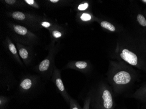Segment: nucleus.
<instances>
[{"label": "nucleus", "instance_id": "1", "mask_svg": "<svg viewBox=\"0 0 146 109\" xmlns=\"http://www.w3.org/2000/svg\"><path fill=\"white\" fill-rule=\"evenodd\" d=\"M134 74L129 70L118 71L113 75L112 80L115 85L118 86L128 85L133 82Z\"/></svg>", "mask_w": 146, "mask_h": 109}, {"label": "nucleus", "instance_id": "2", "mask_svg": "<svg viewBox=\"0 0 146 109\" xmlns=\"http://www.w3.org/2000/svg\"><path fill=\"white\" fill-rule=\"evenodd\" d=\"M120 56L123 59L130 65L143 69V66L142 65L141 61L137 55L128 49L123 50L122 53L120 54Z\"/></svg>", "mask_w": 146, "mask_h": 109}, {"label": "nucleus", "instance_id": "3", "mask_svg": "<svg viewBox=\"0 0 146 109\" xmlns=\"http://www.w3.org/2000/svg\"><path fill=\"white\" fill-rule=\"evenodd\" d=\"M133 97L140 103L141 109H146V85L136 92Z\"/></svg>", "mask_w": 146, "mask_h": 109}, {"label": "nucleus", "instance_id": "4", "mask_svg": "<svg viewBox=\"0 0 146 109\" xmlns=\"http://www.w3.org/2000/svg\"><path fill=\"white\" fill-rule=\"evenodd\" d=\"M50 61L48 59L42 61L38 66V69L40 72H44L48 70L50 66Z\"/></svg>", "mask_w": 146, "mask_h": 109}, {"label": "nucleus", "instance_id": "5", "mask_svg": "<svg viewBox=\"0 0 146 109\" xmlns=\"http://www.w3.org/2000/svg\"><path fill=\"white\" fill-rule=\"evenodd\" d=\"M32 86V82L30 79L27 78L24 79L21 84L20 87L24 90H28L31 88Z\"/></svg>", "mask_w": 146, "mask_h": 109}, {"label": "nucleus", "instance_id": "6", "mask_svg": "<svg viewBox=\"0 0 146 109\" xmlns=\"http://www.w3.org/2000/svg\"><path fill=\"white\" fill-rule=\"evenodd\" d=\"M14 30L18 34L21 35H25L27 33V30L25 27L20 25H15L14 26Z\"/></svg>", "mask_w": 146, "mask_h": 109}, {"label": "nucleus", "instance_id": "7", "mask_svg": "<svg viewBox=\"0 0 146 109\" xmlns=\"http://www.w3.org/2000/svg\"><path fill=\"white\" fill-rule=\"evenodd\" d=\"M101 25L103 28L108 29V30H110V31H111V32H114L115 30V27H114V26L113 24H111V23H110L109 22H108L103 21L101 23Z\"/></svg>", "mask_w": 146, "mask_h": 109}, {"label": "nucleus", "instance_id": "8", "mask_svg": "<svg viewBox=\"0 0 146 109\" xmlns=\"http://www.w3.org/2000/svg\"><path fill=\"white\" fill-rule=\"evenodd\" d=\"M56 84L57 88L61 92H64L65 91V87L63 84V81L60 78H57L56 79Z\"/></svg>", "mask_w": 146, "mask_h": 109}, {"label": "nucleus", "instance_id": "9", "mask_svg": "<svg viewBox=\"0 0 146 109\" xmlns=\"http://www.w3.org/2000/svg\"><path fill=\"white\" fill-rule=\"evenodd\" d=\"M12 17L14 18L19 20H23L25 18L24 14L22 12H19V11L14 12L12 14Z\"/></svg>", "mask_w": 146, "mask_h": 109}, {"label": "nucleus", "instance_id": "10", "mask_svg": "<svg viewBox=\"0 0 146 109\" xmlns=\"http://www.w3.org/2000/svg\"><path fill=\"white\" fill-rule=\"evenodd\" d=\"M76 68L79 69H84L88 66V63L84 61H78L75 63Z\"/></svg>", "mask_w": 146, "mask_h": 109}, {"label": "nucleus", "instance_id": "11", "mask_svg": "<svg viewBox=\"0 0 146 109\" xmlns=\"http://www.w3.org/2000/svg\"><path fill=\"white\" fill-rule=\"evenodd\" d=\"M137 20L139 23L143 27L146 26V20L142 15L139 14L137 16Z\"/></svg>", "mask_w": 146, "mask_h": 109}, {"label": "nucleus", "instance_id": "12", "mask_svg": "<svg viewBox=\"0 0 146 109\" xmlns=\"http://www.w3.org/2000/svg\"><path fill=\"white\" fill-rule=\"evenodd\" d=\"M70 109H82L76 101L70 100Z\"/></svg>", "mask_w": 146, "mask_h": 109}, {"label": "nucleus", "instance_id": "13", "mask_svg": "<svg viewBox=\"0 0 146 109\" xmlns=\"http://www.w3.org/2000/svg\"><path fill=\"white\" fill-rule=\"evenodd\" d=\"M19 52L20 55L23 59H26L27 58L28 56V53L25 49H21L20 50Z\"/></svg>", "mask_w": 146, "mask_h": 109}, {"label": "nucleus", "instance_id": "14", "mask_svg": "<svg viewBox=\"0 0 146 109\" xmlns=\"http://www.w3.org/2000/svg\"><path fill=\"white\" fill-rule=\"evenodd\" d=\"M81 19L84 21H89L91 19V16L90 15L84 13L81 17Z\"/></svg>", "mask_w": 146, "mask_h": 109}, {"label": "nucleus", "instance_id": "15", "mask_svg": "<svg viewBox=\"0 0 146 109\" xmlns=\"http://www.w3.org/2000/svg\"><path fill=\"white\" fill-rule=\"evenodd\" d=\"M9 49L10 51L13 53V54H15L17 53V50H16V48L15 46L13 44H10L9 45Z\"/></svg>", "mask_w": 146, "mask_h": 109}, {"label": "nucleus", "instance_id": "16", "mask_svg": "<svg viewBox=\"0 0 146 109\" xmlns=\"http://www.w3.org/2000/svg\"><path fill=\"white\" fill-rule=\"evenodd\" d=\"M88 7V3H84V4H82V5H80L78 6L79 10H80L83 11L86 9H87Z\"/></svg>", "mask_w": 146, "mask_h": 109}, {"label": "nucleus", "instance_id": "17", "mask_svg": "<svg viewBox=\"0 0 146 109\" xmlns=\"http://www.w3.org/2000/svg\"><path fill=\"white\" fill-rule=\"evenodd\" d=\"M90 103H91V102H90V100H87L84 103L82 109H90Z\"/></svg>", "mask_w": 146, "mask_h": 109}, {"label": "nucleus", "instance_id": "18", "mask_svg": "<svg viewBox=\"0 0 146 109\" xmlns=\"http://www.w3.org/2000/svg\"><path fill=\"white\" fill-rule=\"evenodd\" d=\"M52 35L55 38H58L61 37V33L60 32H58V31H54L52 32Z\"/></svg>", "mask_w": 146, "mask_h": 109}, {"label": "nucleus", "instance_id": "19", "mask_svg": "<svg viewBox=\"0 0 146 109\" xmlns=\"http://www.w3.org/2000/svg\"><path fill=\"white\" fill-rule=\"evenodd\" d=\"M41 24L42 26L46 27V28H48V27H50V24L48 22H43Z\"/></svg>", "mask_w": 146, "mask_h": 109}, {"label": "nucleus", "instance_id": "20", "mask_svg": "<svg viewBox=\"0 0 146 109\" xmlns=\"http://www.w3.org/2000/svg\"><path fill=\"white\" fill-rule=\"evenodd\" d=\"M25 1L29 5H33L35 3V1L33 0H25Z\"/></svg>", "mask_w": 146, "mask_h": 109}, {"label": "nucleus", "instance_id": "21", "mask_svg": "<svg viewBox=\"0 0 146 109\" xmlns=\"http://www.w3.org/2000/svg\"><path fill=\"white\" fill-rule=\"evenodd\" d=\"M5 2L9 5H12L15 3V0H6Z\"/></svg>", "mask_w": 146, "mask_h": 109}, {"label": "nucleus", "instance_id": "22", "mask_svg": "<svg viewBox=\"0 0 146 109\" xmlns=\"http://www.w3.org/2000/svg\"><path fill=\"white\" fill-rule=\"evenodd\" d=\"M50 1L53 3H56V2H58L59 1L58 0H50Z\"/></svg>", "mask_w": 146, "mask_h": 109}, {"label": "nucleus", "instance_id": "23", "mask_svg": "<svg viewBox=\"0 0 146 109\" xmlns=\"http://www.w3.org/2000/svg\"><path fill=\"white\" fill-rule=\"evenodd\" d=\"M143 2H145V3H146V0H143L142 1Z\"/></svg>", "mask_w": 146, "mask_h": 109}, {"label": "nucleus", "instance_id": "24", "mask_svg": "<svg viewBox=\"0 0 146 109\" xmlns=\"http://www.w3.org/2000/svg\"><path fill=\"white\" fill-rule=\"evenodd\" d=\"M126 109V108H123V109Z\"/></svg>", "mask_w": 146, "mask_h": 109}]
</instances>
